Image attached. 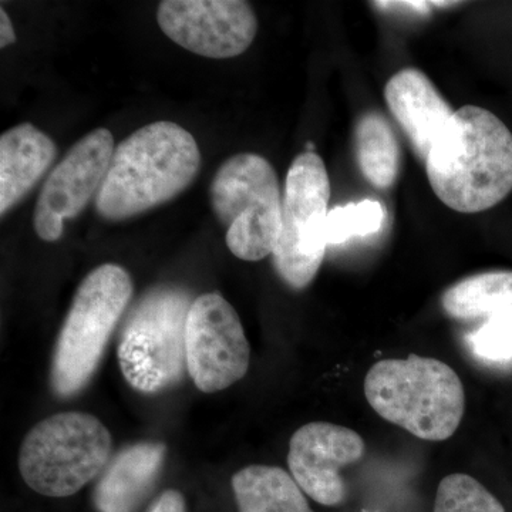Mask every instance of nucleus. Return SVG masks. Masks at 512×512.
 I'll list each match as a JSON object with an SVG mask.
<instances>
[{"instance_id":"nucleus-1","label":"nucleus","mask_w":512,"mask_h":512,"mask_svg":"<svg viewBox=\"0 0 512 512\" xmlns=\"http://www.w3.org/2000/svg\"><path fill=\"white\" fill-rule=\"evenodd\" d=\"M426 171L434 194L451 210H490L512 192L510 128L483 107H461L431 146Z\"/></svg>"},{"instance_id":"nucleus-2","label":"nucleus","mask_w":512,"mask_h":512,"mask_svg":"<svg viewBox=\"0 0 512 512\" xmlns=\"http://www.w3.org/2000/svg\"><path fill=\"white\" fill-rule=\"evenodd\" d=\"M201 168L190 131L173 121L138 128L116 146L96 198L97 214L124 221L160 207L187 190Z\"/></svg>"},{"instance_id":"nucleus-3","label":"nucleus","mask_w":512,"mask_h":512,"mask_svg":"<svg viewBox=\"0 0 512 512\" xmlns=\"http://www.w3.org/2000/svg\"><path fill=\"white\" fill-rule=\"evenodd\" d=\"M365 396L382 419L427 441L450 439L466 410L460 377L433 357L380 360L367 372Z\"/></svg>"},{"instance_id":"nucleus-4","label":"nucleus","mask_w":512,"mask_h":512,"mask_svg":"<svg viewBox=\"0 0 512 512\" xmlns=\"http://www.w3.org/2000/svg\"><path fill=\"white\" fill-rule=\"evenodd\" d=\"M133 289L131 276L120 265L97 266L83 279L53 355L50 380L57 396H74L92 379Z\"/></svg>"},{"instance_id":"nucleus-5","label":"nucleus","mask_w":512,"mask_h":512,"mask_svg":"<svg viewBox=\"0 0 512 512\" xmlns=\"http://www.w3.org/2000/svg\"><path fill=\"white\" fill-rule=\"evenodd\" d=\"M111 446L109 429L92 414H55L23 440L20 474L37 494L70 497L106 470Z\"/></svg>"},{"instance_id":"nucleus-6","label":"nucleus","mask_w":512,"mask_h":512,"mask_svg":"<svg viewBox=\"0 0 512 512\" xmlns=\"http://www.w3.org/2000/svg\"><path fill=\"white\" fill-rule=\"evenodd\" d=\"M212 211L227 229L229 251L242 261H262L274 254L282 229L278 175L258 154L229 157L212 178Z\"/></svg>"},{"instance_id":"nucleus-7","label":"nucleus","mask_w":512,"mask_h":512,"mask_svg":"<svg viewBox=\"0 0 512 512\" xmlns=\"http://www.w3.org/2000/svg\"><path fill=\"white\" fill-rule=\"evenodd\" d=\"M190 306L184 292L167 289L147 296L128 319L117 355L124 379L137 392L158 393L180 382Z\"/></svg>"},{"instance_id":"nucleus-8","label":"nucleus","mask_w":512,"mask_h":512,"mask_svg":"<svg viewBox=\"0 0 512 512\" xmlns=\"http://www.w3.org/2000/svg\"><path fill=\"white\" fill-rule=\"evenodd\" d=\"M330 181L316 153L299 154L286 175L282 229L274 251L276 272L293 289H305L325 259Z\"/></svg>"},{"instance_id":"nucleus-9","label":"nucleus","mask_w":512,"mask_h":512,"mask_svg":"<svg viewBox=\"0 0 512 512\" xmlns=\"http://www.w3.org/2000/svg\"><path fill=\"white\" fill-rule=\"evenodd\" d=\"M251 348L237 311L220 293L191 302L185 325L187 372L198 390L217 393L239 382L249 369Z\"/></svg>"},{"instance_id":"nucleus-10","label":"nucleus","mask_w":512,"mask_h":512,"mask_svg":"<svg viewBox=\"0 0 512 512\" xmlns=\"http://www.w3.org/2000/svg\"><path fill=\"white\" fill-rule=\"evenodd\" d=\"M116 144L107 128H96L80 138L43 184L33 225L46 242L62 238L64 221L73 220L96 197L109 171Z\"/></svg>"},{"instance_id":"nucleus-11","label":"nucleus","mask_w":512,"mask_h":512,"mask_svg":"<svg viewBox=\"0 0 512 512\" xmlns=\"http://www.w3.org/2000/svg\"><path fill=\"white\" fill-rule=\"evenodd\" d=\"M157 22L178 46L208 59L242 55L258 33L254 9L242 0H164Z\"/></svg>"},{"instance_id":"nucleus-12","label":"nucleus","mask_w":512,"mask_h":512,"mask_svg":"<svg viewBox=\"0 0 512 512\" xmlns=\"http://www.w3.org/2000/svg\"><path fill=\"white\" fill-rule=\"evenodd\" d=\"M365 451V441L355 430L315 421L293 434L288 466L303 493L316 503L335 507L346 498L340 471L362 460Z\"/></svg>"},{"instance_id":"nucleus-13","label":"nucleus","mask_w":512,"mask_h":512,"mask_svg":"<svg viewBox=\"0 0 512 512\" xmlns=\"http://www.w3.org/2000/svg\"><path fill=\"white\" fill-rule=\"evenodd\" d=\"M384 99L417 156L426 163L431 146L453 117L450 104L429 77L413 67L390 77Z\"/></svg>"},{"instance_id":"nucleus-14","label":"nucleus","mask_w":512,"mask_h":512,"mask_svg":"<svg viewBox=\"0 0 512 512\" xmlns=\"http://www.w3.org/2000/svg\"><path fill=\"white\" fill-rule=\"evenodd\" d=\"M57 156V147L32 123L10 128L0 137V215L5 217L39 183Z\"/></svg>"},{"instance_id":"nucleus-15","label":"nucleus","mask_w":512,"mask_h":512,"mask_svg":"<svg viewBox=\"0 0 512 512\" xmlns=\"http://www.w3.org/2000/svg\"><path fill=\"white\" fill-rule=\"evenodd\" d=\"M165 457L161 443H138L124 448L104 470L94 504L100 512H134L160 473Z\"/></svg>"},{"instance_id":"nucleus-16","label":"nucleus","mask_w":512,"mask_h":512,"mask_svg":"<svg viewBox=\"0 0 512 512\" xmlns=\"http://www.w3.org/2000/svg\"><path fill=\"white\" fill-rule=\"evenodd\" d=\"M239 512H313L302 488L282 468L254 464L232 477Z\"/></svg>"},{"instance_id":"nucleus-17","label":"nucleus","mask_w":512,"mask_h":512,"mask_svg":"<svg viewBox=\"0 0 512 512\" xmlns=\"http://www.w3.org/2000/svg\"><path fill=\"white\" fill-rule=\"evenodd\" d=\"M441 306L450 318H491L512 308V271H491L468 276L450 286L441 296Z\"/></svg>"},{"instance_id":"nucleus-18","label":"nucleus","mask_w":512,"mask_h":512,"mask_svg":"<svg viewBox=\"0 0 512 512\" xmlns=\"http://www.w3.org/2000/svg\"><path fill=\"white\" fill-rule=\"evenodd\" d=\"M356 156L363 177L373 187L387 190L400 170V146L392 126L377 111H367L356 124Z\"/></svg>"},{"instance_id":"nucleus-19","label":"nucleus","mask_w":512,"mask_h":512,"mask_svg":"<svg viewBox=\"0 0 512 512\" xmlns=\"http://www.w3.org/2000/svg\"><path fill=\"white\" fill-rule=\"evenodd\" d=\"M386 220V208L379 201L350 202L329 211L326 217V244L342 245L353 238L376 234Z\"/></svg>"},{"instance_id":"nucleus-20","label":"nucleus","mask_w":512,"mask_h":512,"mask_svg":"<svg viewBox=\"0 0 512 512\" xmlns=\"http://www.w3.org/2000/svg\"><path fill=\"white\" fill-rule=\"evenodd\" d=\"M434 512H505L503 504L476 478L450 474L437 488Z\"/></svg>"},{"instance_id":"nucleus-21","label":"nucleus","mask_w":512,"mask_h":512,"mask_svg":"<svg viewBox=\"0 0 512 512\" xmlns=\"http://www.w3.org/2000/svg\"><path fill=\"white\" fill-rule=\"evenodd\" d=\"M474 352L484 359L500 360L512 357V308L487 319L471 338Z\"/></svg>"},{"instance_id":"nucleus-22","label":"nucleus","mask_w":512,"mask_h":512,"mask_svg":"<svg viewBox=\"0 0 512 512\" xmlns=\"http://www.w3.org/2000/svg\"><path fill=\"white\" fill-rule=\"evenodd\" d=\"M148 512H187L183 494L175 490L165 491Z\"/></svg>"},{"instance_id":"nucleus-23","label":"nucleus","mask_w":512,"mask_h":512,"mask_svg":"<svg viewBox=\"0 0 512 512\" xmlns=\"http://www.w3.org/2000/svg\"><path fill=\"white\" fill-rule=\"evenodd\" d=\"M372 5L384 10H404V12H413L416 15H427L433 2H373Z\"/></svg>"},{"instance_id":"nucleus-24","label":"nucleus","mask_w":512,"mask_h":512,"mask_svg":"<svg viewBox=\"0 0 512 512\" xmlns=\"http://www.w3.org/2000/svg\"><path fill=\"white\" fill-rule=\"evenodd\" d=\"M18 40L16 37L15 28H13L12 20H10L8 13L5 9H0V47L5 49Z\"/></svg>"}]
</instances>
